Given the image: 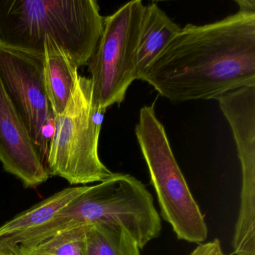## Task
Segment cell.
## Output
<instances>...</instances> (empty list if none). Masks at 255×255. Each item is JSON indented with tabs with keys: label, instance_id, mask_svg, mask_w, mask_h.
Instances as JSON below:
<instances>
[{
	"label": "cell",
	"instance_id": "1",
	"mask_svg": "<svg viewBox=\"0 0 255 255\" xmlns=\"http://www.w3.org/2000/svg\"><path fill=\"white\" fill-rule=\"evenodd\" d=\"M174 104L255 86V12L186 25L139 79Z\"/></svg>",
	"mask_w": 255,
	"mask_h": 255
},
{
	"label": "cell",
	"instance_id": "2",
	"mask_svg": "<svg viewBox=\"0 0 255 255\" xmlns=\"http://www.w3.org/2000/svg\"><path fill=\"white\" fill-rule=\"evenodd\" d=\"M104 18L95 0H0V47L44 56L50 38L79 68L95 53Z\"/></svg>",
	"mask_w": 255,
	"mask_h": 255
},
{
	"label": "cell",
	"instance_id": "3",
	"mask_svg": "<svg viewBox=\"0 0 255 255\" xmlns=\"http://www.w3.org/2000/svg\"><path fill=\"white\" fill-rule=\"evenodd\" d=\"M97 222L122 225L140 249L157 238L162 230L160 216L145 185L129 174L120 173L86 186L83 193L46 224V230L54 235Z\"/></svg>",
	"mask_w": 255,
	"mask_h": 255
},
{
	"label": "cell",
	"instance_id": "4",
	"mask_svg": "<svg viewBox=\"0 0 255 255\" xmlns=\"http://www.w3.org/2000/svg\"><path fill=\"white\" fill-rule=\"evenodd\" d=\"M105 113L92 104L90 78L79 74L65 111L54 119V131L45 159L49 175L77 185L101 183L114 174L98 154Z\"/></svg>",
	"mask_w": 255,
	"mask_h": 255
},
{
	"label": "cell",
	"instance_id": "5",
	"mask_svg": "<svg viewBox=\"0 0 255 255\" xmlns=\"http://www.w3.org/2000/svg\"><path fill=\"white\" fill-rule=\"evenodd\" d=\"M154 106L153 103L140 110L135 135L157 195L161 216L179 240L201 244L208 234L207 224L173 154Z\"/></svg>",
	"mask_w": 255,
	"mask_h": 255
},
{
	"label": "cell",
	"instance_id": "6",
	"mask_svg": "<svg viewBox=\"0 0 255 255\" xmlns=\"http://www.w3.org/2000/svg\"><path fill=\"white\" fill-rule=\"evenodd\" d=\"M144 5L135 0L104 18V31L87 65L91 74L92 104L107 112L125 101L135 81V58Z\"/></svg>",
	"mask_w": 255,
	"mask_h": 255
},
{
	"label": "cell",
	"instance_id": "7",
	"mask_svg": "<svg viewBox=\"0 0 255 255\" xmlns=\"http://www.w3.org/2000/svg\"><path fill=\"white\" fill-rule=\"evenodd\" d=\"M0 81L45 162L55 119L44 79V56L0 47Z\"/></svg>",
	"mask_w": 255,
	"mask_h": 255
},
{
	"label": "cell",
	"instance_id": "8",
	"mask_svg": "<svg viewBox=\"0 0 255 255\" xmlns=\"http://www.w3.org/2000/svg\"><path fill=\"white\" fill-rule=\"evenodd\" d=\"M0 161L26 188L48 180L44 160L10 102L0 81Z\"/></svg>",
	"mask_w": 255,
	"mask_h": 255
},
{
	"label": "cell",
	"instance_id": "9",
	"mask_svg": "<svg viewBox=\"0 0 255 255\" xmlns=\"http://www.w3.org/2000/svg\"><path fill=\"white\" fill-rule=\"evenodd\" d=\"M232 129L242 168V180H255V86L240 88L218 98Z\"/></svg>",
	"mask_w": 255,
	"mask_h": 255
},
{
	"label": "cell",
	"instance_id": "10",
	"mask_svg": "<svg viewBox=\"0 0 255 255\" xmlns=\"http://www.w3.org/2000/svg\"><path fill=\"white\" fill-rule=\"evenodd\" d=\"M180 27L152 2L144 7L135 58V80L147 69L158 55L180 32Z\"/></svg>",
	"mask_w": 255,
	"mask_h": 255
},
{
	"label": "cell",
	"instance_id": "11",
	"mask_svg": "<svg viewBox=\"0 0 255 255\" xmlns=\"http://www.w3.org/2000/svg\"><path fill=\"white\" fill-rule=\"evenodd\" d=\"M44 53V79L55 119L65 111L74 92L78 67L51 38H45Z\"/></svg>",
	"mask_w": 255,
	"mask_h": 255
},
{
	"label": "cell",
	"instance_id": "12",
	"mask_svg": "<svg viewBox=\"0 0 255 255\" xmlns=\"http://www.w3.org/2000/svg\"><path fill=\"white\" fill-rule=\"evenodd\" d=\"M86 188H67L20 213L0 227V241L20 235L50 222L62 209L83 193Z\"/></svg>",
	"mask_w": 255,
	"mask_h": 255
},
{
	"label": "cell",
	"instance_id": "13",
	"mask_svg": "<svg viewBox=\"0 0 255 255\" xmlns=\"http://www.w3.org/2000/svg\"><path fill=\"white\" fill-rule=\"evenodd\" d=\"M133 237L122 225L90 224L86 228V255H140Z\"/></svg>",
	"mask_w": 255,
	"mask_h": 255
},
{
	"label": "cell",
	"instance_id": "14",
	"mask_svg": "<svg viewBox=\"0 0 255 255\" xmlns=\"http://www.w3.org/2000/svg\"><path fill=\"white\" fill-rule=\"evenodd\" d=\"M87 225H80L61 231L29 249H23L19 246L18 247L26 252L51 255H86Z\"/></svg>",
	"mask_w": 255,
	"mask_h": 255
},
{
	"label": "cell",
	"instance_id": "15",
	"mask_svg": "<svg viewBox=\"0 0 255 255\" xmlns=\"http://www.w3.org/2000/svg\"><path fill=\"white\" fill-rule=\"evenodd\" d=\"M190 255H225L222 251V245L218 239L209 243H201Z\"/></svg>",
	"mask_w": 255,
	"mask_h": 255
},
{
	"label": "cell",
	"instance_id": "16",
	"mask_svg": "<svg viewBox=\"0 0 255 255\" xmlns=\"http://www.w3.org/2000/svg\"><path fill=\"white\" fill-rule=\"evenodd\" d=\"M236 2L240 6V11L255 12V1L254 0H238Z\"/></svg>",
	"mask_w": 255,
	"mask_h": 255
},
{
	"label": "cell",
	"instance_id": "17",
	"mask_svg": "<svg viewBox=\"0 0 255 255\" xmlns=\"http://www.w3.org/2000/svg\"><path fill=\"white\" fill-rule=\"evenodd\" d=\"M5 247H9L16 255H51L49 254L38 253V252H26V251L21 250L18 246H5Z\"/></svg>",
	"mask_w": 255,
	"mask_h": 255
},
{
	"label": "cell",
	"instance_id": "18",
	"mask_svg": "<svg viewBox=\"0 0 255 255\" xmlns=\"http://www.w3.org/2000/svg\"><path fill=\"white\" fill-rule=\"evenodd\" d=\"M0 255H16L9 247H0Z\"/></svg>",
	"mask_w": 255,
	"mask_h": 255
}]
</instances>
